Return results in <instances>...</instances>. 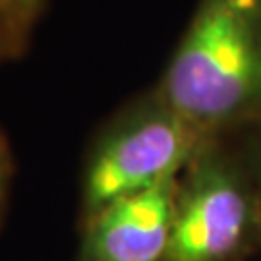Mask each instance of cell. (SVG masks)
Instances as JSON below:
<instances>
[{
    "label": "cell",
    "mask_w": 261,
    "mask_h": 261,
    "mask_svg": "<svg viewBox=\"0 0 261 261\" xmlns=\"http://www.w3.org/2000/svg\"><path fill=\"white\" fill-rule=\"evenodd\" d=\"M203 138L261 122V0H197L155 85Z\"/></svg>",
    "instance_id": "1"
},
{
    "label": "cell",
    "mask_w": 261,
    "mask_h": 261,
    "mask_svg": "<svg viewBox=\"0 0 261 261\" xmlns=\"http://www.w3.org/2000/svg\"><path fill=\"white\" fill-rule=\"evenodd\" d=\"M261 250V196L238 143L207 138L178 176L165 261H248Z\"/></svg>",
    "instance_id": "2"
},
{
    "label": "cell",
    "mask_w": 261,
    "mask_h": 261,
    "mask_svg": "<svg viewBox=\"0 0 261 261\" xmlns=\"http://www.w3.org/2000/svg\"><path fill=\"white\" fill-rule=\"evenodd\" d=\"M153 89L122 111L95 140L82 176V219L178 176L205 141Z\"/></svg>",
    "instance_id": "3"
},
{
    "label": "cell",
    "mask_w": 261,
    "mask_h": 261,
    "mask_svg": "<svg viewBox=\"0 0 261 261\" xmlns=\"http://www.w3.org/2000/svg\"><path fill=\"white\" fill-rule=\"evenodd\" d=\"M178 176L120 197L82 223L77 261H165Z\"/></svg>",
    "instance_id": "4"
},
{
    "label": "cell",
    "mask_w": 261,
    "mask_h": 261,
    "mask_svg": "<svg viewBox=\"0 0 261 261\" xmlns=\"http://www.w3.org/2000/svg\"><path fill=\"white\" fill-rule=\"evenodd\" d=\"M232 138H238V147L252 170V176L261 196V122L257 126H253L238 136H232Z\"/></svg>",
    "instance_id": "5"
},
{
    "label": "cell",
    "mask_w": 261,
    "mask_h": 261,
    "mask_svg": "<svg viewBox=\"0 0 261 261\" xmlns=\"http://www.w3.org/2000/svg\"><path fill=\"white\" fill-rule=\"evenodd\" d=\"M14 153L10 147L6 136L0 132V226L4 221V213L8 207L10 190H12V180H14Z\"/></svg>",
    "instance_id": "6"
},
{
    "label": "cell",
    "mask_w": 261,
    "mask_h": 261,
    "mask_svg": "<svg viewBox=\"0 0 261 261\" xmlns=\"http://www.w3.org/2000/svg\"><path fill=\"white\" fill-rule=\"evenodd\" d=\"M21 29L28 28L19 21L16 12L8 4V0H0V53L8 48L10 45H14Z\"/></svg>",
    "instance_id": "7"
},
{
    "label": "cell",
    "mask_w": 261,
    "mask_h": 261,
    "mask_svg": "<svg viewBox=\"0 0 261 261\" xmlns=\"http://www.w3.org/2000/svg\"><path fill=\"white\" fill-rule=\"evenodd\" d=\"M8 4L12 6V10L16 12V16L19 18V21L29 28L31 19L35 18L41 10L43 0H8Z\"/></svg>",
    "instance_id": "8"
}]
</instances>
